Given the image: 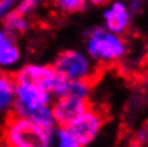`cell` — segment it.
Segmentation results:
<instances>
[{
	"instance_id": "6da1fadb",
	"label": "cell",
	"mask_w": 148,
	"mask_h": 147,
	"mask_svg": "<svg viewBox=\"0 0 148 147\" xmlns=\"http://www.w3.org/2000/svg\"><path fill=\"white\" fill-rule=\"evenodd\" d=\"M53 134L54 131L43 129L33 120L12 111L1 130V140L10 147H47L53 144Z\"/></svg>"
},
{
	"instance_id": "7a4b0ae2",
	"label": "cell",
	"mask_w": 148,
	"mask_h": 147,
	"mask_svg": "<svg viewBox=\"0 0 148 147\" xmlns=\"http://www.w3.org/2000/svg\"><path fill=\"white\" fill-rule=\"evenodd\" d=\"M86 52L98 66H111L127 55V43L123 35L106 27H94L87 33Z\"/></svg>"
},
{
	"instance_id": "3957f363",
	"label": "cell",
	"mask_w": 148,
	"mask_h": 147,
	"mask_svg": "<svg viewBox=\"0 0 148 147\" xmlns=\"http://www.w3.org/2000/svg\"><path fill=\"white\" fill-rule=\"evenodd\" d=\"M58 73L69 80H91L95 81L98 64L90 56L83 52L67 49L60 52L53 63Z\"/></svg>"
},
{
	"instance_id": "277c9868",
	"label": "cell",
	"mask_w": 148,
	"mask_h": 147,
	"mask_svg": "<svg viewBox=\"0 0 148 147\" xmlns=\"http://www.w3.org/2000/svg\"><path fill=\"white\" fill-rule=\"evenodd\" d=\"M16 81H24L40 86L53 94V97L64 96L67 80L63 74L58 73L54 66L49 64H26L14 74Z\"/></svg>"
},
{
	"instance_id": "5b68a950",
	"label": "cell",
	"mask_w": 148,
	"mask_h": 147,
	"mask_svg": "<svg viewBox=\"0 0 148 147\" xmlns=\"http://www.w3.org/2000/svg\"><path fill=\"white\" fill-rule=\"evenodd\" d=\"M53 103V94L32 83L16 81V101L13 113L18 116L26 117L32 111L41 109L44 106H51Z\"/></svg>"
},
{
	"instance_id": "8992f818",
	"label": "cell",
	"mask_w": 148,
	"mask_h": 147,
	"mask_svg": "<svg viewBox=\"0 0 148 147\" xmlns=\"http://www.w3.org/2000/svg\"><path fill=\"white\" fill-rule=\"evenodd\" d=\"M104 121H106L104 114L91 106L67 127L71 130L78 146L86 147L97 139V136L100 134L104 126Z\"/></svg>"
},
{
	"instance_id": "52a82bcc",
	"label": "cell",
	"mask_w": 148,
	"mask_h": 147,
	"mask_svg": "<svg viewBox=\"0 0 148 147\" xmlns=\"http://www.w3.org/2000/svg\"><path fill=\"white\" fill-rule=\"evenodd\" d=\"M91 107L90 99H80L70 94L54 97L51 109L57 126H70L74 120Z\"/></svg>"
},
{
	"instance_id": "ba28073f",
	"label": "cell",
	"mask_w": 148,
	"mask_h": 147,
	"mask_svg": "<svg viewBox=\"0 0 148 147\" xmlns=\"http://www.w3.org/2000/svg\"><path fill=\"white\" fill-rule=\"evenodd\" d=\"M131 10L130 7L121 0H112L106 7L103 13V21L104 27L110 32L123 35L128 30L131 23Z\"/></svg>"
},
{
	"instance_id": "9c48e42d",
	"label": "cell",
	"mask_w": 148,
	"mask_h": 147,
	"mask_svg": "<svg viewBox=\"0 0 148 147\" xmlns=\"http://www.w3.org/2000/svg\"><path fill=\"white\" fill-rule=\"evenodd\" d=\"M21 52L14 35L4 27L0 29V67L12 69L20 61Z\"/></svg>"
},
{
	"instance_id": "30bf717a",
	"label": "cell",
	"mask_w": 148,
	"mask_h": 147,
	"mask_svg": "<svg viewBox=\"0 0 148 147\" xmlns=\"http://www.w3.org/2000/svg\"><path fill=\"white\" fill-rule=\"evenodd\" d=\"M16 101V79L14 74L0 73V113L10 114Z\"/></svg>"
},
{
	"instance_id": "8fae6325",
	"label": "cell",
	"mask_w": 148,
	"mask_h": 147,
	"mask_svg": "<svg viewBox=\"0 0 148 147\" xmlns=\"http://www.w3.org/2000/svg\"><path fill=\"white\" fill-rule=\"evenodd\" d=\"M3 20V27L9 32H12L13 35H18V33H24L29 29V21H27V16L21 14L16 9H13L12 12H9Z\"/></svg>"
},
{
	"instance_id": "7c38bea8",
	"label": "cell",
	"mask_w": 148,
	"mask_h": 147,
	"mask_svg": "<svg viewBox=\"0 0 148 147\" xmlns=\"http://www.w3.org/2000/svg\"><path fill=\"white\" fill-rule=\"evenodd\" d=\"M94 81L91 80H67L64 94H70L80 99H90Z\"/></svg>"
},
{
	"instance_id": "4fadbf2b",
	"label": "cell",
	"mask_w": 148,
	"mask_h": 147,
	"mask_svg": "<svg viewBox=\"0 0 148 147\" xmlns=\"http://www.w3.org/2000/svg\"><path fill=\"white\" fill-rule=\"evenodd\" d=\"M53 144L60 147H80L71 130L67 126H57L53 134Z\"/></svg>"
},
{
	"instance_id": "5bb4252c",
	"label": "cell",
	"mask_w": 148,
	"mask_h": 147,
	"mask_svg": "<svg viewBox=\"0 0 148 147\" xmlns=\"http://www.w3.org/2000/svg\"><path fill=\"white\" fill-rule=\"evenodd\" d=\"M56 7L67 14H74L78 12H83L88 3V0H53Z\"/></svg>"
},
{
	"instance_id": "9a60e30c",
	"label": "cell",
	"mask_w": 148,
	"mask_h": 147,
	"mask_svg": "<svg viewBox=\"0 0 148 147\" xmlns=\"http://www.w3.org/2000/svg\"><path fill=\"white\" fill-rule=\"evenodd\" d=\"M43 3V0H20L16 6V10L24 16H29L32 12H34L37 7Z\"/></svg>"
},
{
	"instance_id": "2e32d148",
	"label": "cell",
	"mask_w": 148,
	"mask_h": 147,
	"mask_svg": "<svg viewBox=\"0 0 148 147\" xmlns=\"http://www.w3.org/2000/svg\"><path fill=\"white\" fill-rule=\"evenodd\" d=\"M20 0H0V20L4 17L9 12L16 9Z\"/></svg>"
},
{
	"instance_id": "e0dca14e",
	"label": "cell",
	"mask_w": 148,
	"mask_h": 147,
	"mask_svg": "<svg viewBox=\"0 0 148 147\" xmlns=\"http://www.w3.org/2000/svg\"><path fill=\"white\" fill-rule=\"evenodd\" d=\"M111 0H88V3H91L94 6H106V4H108Z\"/></svg>"
}]
</instances>
